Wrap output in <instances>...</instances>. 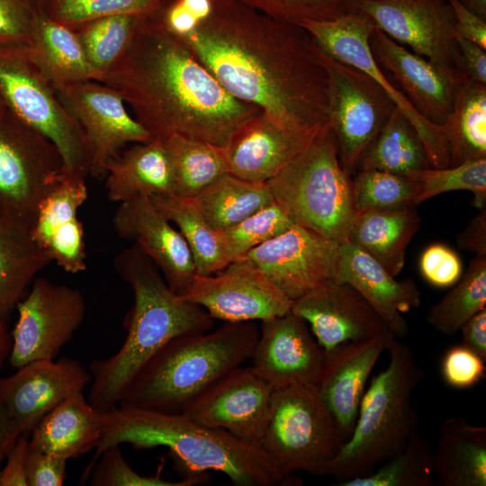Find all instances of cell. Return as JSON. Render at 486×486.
I'll list each match as a JSON object with an SVG mask.
<instances>
[{
  "label": "cell",
  "mask_w": 486,
  "mask_h": 486,
  "mask_svg": "<svg viewBox=\"0 0 486 486\" xmlns=\"http://www.w3.org/2000/svg\"><path fill=\"white\" fill-rule=\"evenodd\" d=\"M181 39L232 96L278 125L313 131L328 123V73L302 26L238 0H214L211 14Z\"/></svg>",
  "instance_id": "obj_1"
},
{
  "label": "cell",
  "mask_w": 486,
  "mask_h": 486,
  "mask_svg": "<svg viewBox=\"0 0 486 486\" xmlns=\"http://www.w3.org/2000/svg\"><path fill=\"white\" fill-rule=\"evenodd\" d=\"M151 139L178 134L223 148L262 112L232 96L186 43L143 17L119 58L101 76Z\"/></svg>",
  "instance_id": "obj_2"
},
{
  "label": "cell",
  "mask_w": 486,
  "mask_h": 486,
  "mask_svg": "<svg viewBox=\"0 0 486 486\" xmlns=\"http://www.w3.org/2000/svg\"><path fill=\"white\" fill-rule=\"evenodd\" d=\"M113 267L130 286L134 303L125 318L127 335L121 348L105 359H94L89 403L105 412L117 405L137 373L166 344L213 327L202 307L184 300L167 284L158 266L135 244L119 252Z\"/></svg>",
  "instance_id": "obj_3"
},
{
  "label": "cell",
  "mask_w": 486,
  "mask_h": 486,
  "mask_svg": "<svg viewBox=\"0 0 486 486\" xmlns=\"http://www.w3.org/2000/svg\"><path fill=\"white\" fill-rule=\"evenodd\" d=\"M144 449L166 446L193 473L213 470L238 486L295 485L282 474L258 443L194 421L184 413H166L118 403L104 412L96 458L104 449L122 444Z\"/></svg>",
  "instance_id": "obj_4"
},
{
  "label": "cell",
  "mask_w": 486,
  "mask_h": 486,
  "mask_svg": "<svg viewBox=\"0 0 486 486\" xmlns=\"http://www.w3.org/2000/svg\"><path fill=\"white\" fill-rule=\"evenodd\" d=\"M258 337L254 321L225 322L213 331L177 337L137 373L119 403L183 413L212 385L251 358Z\"/></svg>",
  "instance_id": "obj_5"
},
{
  "label": "cell",
  "mask_w": 486,
  "mask_h": 486,
  "mask_svg": "<svg viewBox=\"0 0 486 486\" xmlns=\"http://www.w3.org/2000/svg\"><path fill=\"white\" fill-rule=\"evenodd\" d=\"M387 351L389 364L364 391L350 437L318 476H331L337 484L366 476L400 453L418 431L411 396L423 372L410 347L399 338L391 340Z\"/></svg>",
  "instance_id": "obj_6"
},
{
  "label": "cell",
  "mask_w": 486,
  "mask_h": 486,
  "mask_svg": "<svg viewBox=\"0 0 486 486\" xmlns=\"http://www.w3.org/2000/svg\"><path fill=\"white\" fill-rule=\"evenodd\" d=\"M266 184L295 224L338 242L346 240L356 213L352 178L340 162L328 123Z\"/></svg>",
  "instance_id": "obj_7"
},
{
  "label": "cell",
  "mask_w": 486,
  "mask_h": 486,
  "mask_svg": "<svg viewBox=\"0 0 486 486\" xmlns=\"http://www.w3.org/2000/svg\"><path fill=\"white\" fill-rule=\"evenodd\" d=\"M0 101L19 121L57 148L62 173L86 178L90 161L81 129L29 46L0 47Z\"/></svg>",
  "instance_id": "obj_8"
},
{
  "label": "cell",
  "mask_w": 486,
  "mask_h": 486,
  "mask_svg": "<svg viewBox=\"0 0 486 486\" xmlns=\"http://www.w3.org/2000/svg\"><path fill=\"white\" fill-rule=\"evenodd\" d=\"M260 445L285 477L318 475L343 440L317 384L274 389Z\"/></svg>",
  "instance_id": "obj_9"
},
{
  "label": "cell",
  "mask_w": 486,
  "mask_h": 486,
  "mask_svg": "<svg viewBox=\"0 0 486 486\" xmlns=\"http://www.w3.org/2000/svg\"><path fill=\"white\" fill-rule=\"evenodd\" d=\"M61 169L56 147L5 109L0 115V218L31 230Z\"/></svg>",
  "instance_id": "obj_10"
},
{
  "label": "cell",
  "mask_w": 486,
  "mask_h": 486,
  "mask_svg": "<svg viewBox=\"0 0 486 486\" xmlns=\"http://www.w3.org/2000/svg\"><path fill=\"white\" fill-rule=\"evenodd\" d=\"M320 56L328 78V124L336 137L340 162L350 173L396 106L368 74L321 49Z\"/></svg>",
  "instance_id": "obj_11"
},
{
  "label": "cell",
  "mask_w": 486,
  "mask_h": 486,
  "mask_svg": "<svg viewBox=\"0 0 486 486\" xmlns=\"http://www.w3.org/2000/svg\"><path fill=\"white\" fill-rule=\"evenodd\" d=\"M18 302L11 333L9 363L19 368L37 360L55 359L82 325L86 303L76 288L36 277Z\"/></svg>",
  "instance_id": "obj_12"
},
{
  "label": "cell",
  "mask_w": 486,
  "mask_h": 486,
  "mask_svg": "<svg viewBox=\"0 0 486 486\" xmlns=\"http://www.w3.org/2000/svg\"><path fill=\"white\" fill-rule=\"evenodd\" d=\"M300 26L310 33L325 53L368 74L386 91L419 136L431 167L450 166L441 126L425 119L389 80L374 58L368 39L375 24L366 14L361 10L352 11L334 20L308 21Z\"/></svg>",
  "instance_id": "obj_13"
},
{
  "label": "cell",
  "mask_w": 486,
  "mask_h": 486,
  "mask_svg": "<svg viewBox=\"0 0 486 486\" xmlns=\"http://www.w3.org/2000/svg\"><path fill=\"white\" fill-rule=\"evenodd\" d=\"M57 95L82 130L90 161V175L105 176L108 163L128 143L151 140L150 134L126 108L121 95L98 81L55 88Z\"/></svg>",
  "instance_id": "obj_14"
},
{
  "label": "cell",
  "mask_w": 486,
  "mask_h": 486,
  "mask_svg": "<svg viewBox=\"0 0 486 486\" xmlns=\"http://www.w3.org/2000/svg\"><path fill=\"white\" fill-rule=\"evenodd\" d=\"M340 242L294 224L251 249L245 259L291 300L338 282Z\"/></svg>",
  "instance_id": "obj_15"
},
{
  "label": "cell",
  "mask_w": 486,
  "mask_h": 486,
  "mask_svg": "<svg viewBox=\"0 0 486 486\" xmlns=\"http://www.w3.org/2000/svg\"><path fill=\"white\" fill-rule=\"evenodd\" d=\"M181 296L225 322L263 321L290 312L292 305V300L245 259L213 274H195Z\"/></svg>",
  "instance_id": "obj_16"
},
{
  "label": "cell",
  "mask_w": 486,
  "mask_h": 486,
  "mask_svg": "<svg viewBox=\"0 0 486 486\" xmlns=\"http://www.w3.org/2000/svg\"><path fill=\"white\" fill-rule=\"evenodd\" d=\"M359 10L398 43L461 75L454 16L446 0H367Z\"/></svg>",
  "instance_id": "obj_17"
},
{
  "label": "cell",
  "mask_w": 486,
  "mask_h": 486,
  "mask_svg": "<svg viewBox=\"0 0 486 486\" xmlns=\"http://www.w3.org/2000/svg\"><path fill=\"white\" fill-rule=\"evenodd\" d=\"M274 391L252 366H238L201 394L183 413L207 427L260 444Z\"/></svg>",
  "instance_id": "obj_18"
},
{
  "label": "cell",
  "mask_w": 486,
  "mask_h": 486,
  "mask_svg": "<svg viewBox=\"0 0 486 486\" xmlns=\"http://www.w3.org/2000/svg\"><path fill=\"white\" fill-rule=\"evenodd\" d=\"M92 374L78 360L63 356L28 363L0 377V400L22 434L67 398L83 392Z\"/></svg>",
  "instance_id": "obj_19"
},
{
  "label": "cell",
  "mask_w": 486,
  "mask_h": 486,
  "mask_svg": "<svg viewBox=\"0 0 486 486\" xmlns=\"http://www.w3.org/2000/svg\"><path fill=\"white\" fill-rule=\"evenodd\" d=\"M291 311L307 322L326 352L346 342L394 337L363 295L346 283L310 291L292 301Z\"/></svg>",
  "instance_id": "obj_20"
},
{
  "label": "cell",
  "mask_w": 486,
  "mask_h": 486,
  "mask_svg": "<svg viewBox=\"0 0 486 486\" xmlns=\"http://www.w3.org/2000/svg\"><path fill=\"white\" fill-rule=\"evenodd\" d=\"M326 352L307 322L292 311L262 321L251 359L274 389L318 384Z\"/></svg>",
  "instance_id": "obj_21"
},
{
  "label": "cell",
  "mask_w": 486,
  "mask_h": 486,
  "mask_svg": "<svg viewBox=\"0 0 486 486\" xmlns=\"http://www.w3.org/2000/svg\"><path fill=\"white\" fill-rule=\"evenodd\" d=\"M112 223L118 237L133 241L152 260L176 293L187 289L196 274L190 248L150 197L119 202Z\"/></svg>",
  "instance_id": "obj_22"
},
{
  "label": "cell",
  "mask_w": 486,
  "mask_h": 486,
  "mask_svg": "<svg viewBox=\"0 0 486 486\" xmlns=\"http://www.w3.org/2000/svg\"><path fill=\"white\" fill-rule=\"evenodd\" d=\"M368 43L378 66L392 74L417 111L430 122L443 124L451 112L455 86L463 76L410 51L376 26Z\"/></svg>",
  "instance_id": "obj_23"
},
{
  "label": "cell",
  "mask_w": 486,
  "mask_h": 486,
  "mask_svg": "<svg viewBox=\"0 0 486 486\" xmlns=\"http://www.w3.org/2000/svg\"><path fill=\"white\" fill-rule=\"evenodd\" d=\"M320 129H286L260 112L244 122L222 148L229 173L265 184L298 157Z\"/></svg>",
  "instance_id": "obj_24"
},
{
  "label": "cell",
  "mask_w": 486,
  "mask_h": 486,
  "mask_svg": "<svg viewBox=\"0 0 486 486\" xmlns=\"http://www.w3.org/2000/svg\"><path fill=\"white\" fill-rule=\"evenodd\" d=\"M88 197L86 178L61 174L41 201L31 233L35 242L64 271L86 269L85 232L78 210Z\"/></svg>",
  "instance_id": "obj_25"
},
{
  "label": "cell",
  "mask_w": 486,
  "mask_h": 486,
  "mask_svg": "<svg viewBox=\"0 0 486 486\" xmlns=\"http://www.w3.org/2000/svg\"><path fill=\"white\" fill-rule=\"evenodd\" d=\"M395 337L346 342L326 352L317 384L343 443L351 436L368 378Z\"/></svg>",
  "instance_id": "obj_26"
},
{
  "label": "cell",
  "mask_w": 486,
  "mask_h": 486,
  "mask_svg": "<svg viewBox=\"0 0 486 486\" xmlns=\"http://www.w3.org/2000/svg\"><path fill=\"white\" fill-rule=\"evenodd\" d=\"M338 283H346L370 303L396 338L409 326L403 313L421 303V292L411 278L398 281L372 256L348 241L340 242Z\"/></svg>",
  "instance_id": "obj_27"
},
{
  "label": "cell",
  "mask_w": 486,
  "mask_h": 486,
  "mask_svg": "<svg viewBox=\"0 0 486 486\" xmlns=\"http://www.w3.org/2000/svg\"><path fill=\"white\" fill-rule=\"evenodd\" d=\"M104 176L107 196L115 202L175 190L172 162L165 140L158 138L122 151L108 163Z\"/></svg>",
  "instance_id": "obj_28"
},
{
  "label": "cell",
  "mask_w": 486,
  "mask_h": 486,
  "mask_svg": "<svg viewBox=\"0 0 486 486\" xmlns=\"http://www.w3.org/2000/svg\"><path fill=\"white\" fill-rule=\"evenodd\" d=\"M103 428L104 412L79 392L64 400L38 422L30 433L29 445L68 461L94 449Z\"/></svg>",
  "instance_id": "obj_29"
},
{
  "label": "cell",
  "mask_w": 486,
  "mask_h": 486,
  "mask_svg": "<svg viewBox=\"0 0 486 486\" xmlns=\"http://www.w3.org/2000/svg\"><path fill=\"white\" fill-rule=\"evenodd\" d=\"M419 225L420 218L414 205L364 211L355 213L346 241L396 277L404 267L406 249Z\"/></svg>",
  "instance_id": "obj_30"
},
{
  "label": "cell",
  "mask_w": 486,
  "mask_h": 486,
  "mask_svg": "<svg viewBox=\"0 0 486 486\" xmlns=\"http://www.w3.org/2000/svg\"><path fill=\"white\" fill-rule=\"evenodd\" d=\"M436 486H486V427L446 419L434 450Z\"/></svg>",
  "instance_id": "obj_31"
},
{
  "label": "cell",
  "mask_w": 486,
  "mask_h": 486,
  "mask_svg": "<svg viewBox=\"0 0 486 486\" xmlns=\"http://www.w3.org/2000/svg\"><path fill=\"white\" fill-rule=\"evenodd\" d=\"M440 126L450 166L486 158V84L461 77L451 112Z\"/></svg>",
  "instance_id": "obj_32"
},
{
  "label": "cell",
  "mask_w": 486,
  "mask_h": 486,
  "mask_svg": "<svg viewBox=\"0 0 486 486\" xmlns=\"http://www.w3.org/2000/svg\"><path fill=\"white\" fill-rule=\"evenodd\" d=\"M50 262L30 229L0 218V319L16 307Z\"/></svg>",
  "instance_id": "obj_33"
},
{
  "label": "cell",
  "mask_w": 486,
  "mask_h": 486,
  "mask_svg": "<svg viewBox=\"0 0 486 486\" xmlns=\"http://www.w3.org/2000/svg\"><path fill=\"white\" fill-rule=\"evenodd\" d=\"M29 48L55 88L96 81L75 31L50 19L43 9Z\"/></svg>",
  "instance_id": "obj_34"
},
{
  "label": "cell",
  "mask_w": 486,
  "mask_h": 486,
  "mask_svg": "<svg viewBox=\"0 0 486 486\" xmlns=\"http://www.w3.org/2000/svg\"><path fill=\"white\" fill-rule=\"evenodd\" d=\"M431 167L425 147L407 118L395 107L362 154L356 168L400 176Z\"/></svg>",
  "instance_id": "obj_35"
},
{
  "label": "cell",
  "mask_w": 486,
  "mask_h": 486,
  "mask_svg": "<svg viewBox=\"0 0 486 486\" xmlns=\"http://www.w3.org/2000/svg\"><path fill=\"white\" fill-rule=\"evenodd\" d=\"M216 231L233 226L274 202L265 184H256L227 173L191 198Z\"/></svg>",
  "instance_id": "obj_36"
},
{
  "label": "cell",
  "mask_w": 486,
  "mask_h": 486,
  "mask_svg": "<svg viewBox=\"0 0 486 486\" xmlns=\"http://www.w3.org/2000/svg\"><path fill=\"white\" fill-rule=\"evenodd\" d=\"M150 198L167 220L178 227L190 248L196 274H213L229 265L218 231L207 223L191 198L175 194H157Z\"/></svg>",
  "instance_id": "obj_37"
},
{
  "label": "cell",
  "mask_w": 486,
  "mask_h": 486,
  "mask_svg": "<svg viewBox=\"0 0 486 486\" xmlns=\"http://www.w3.org/2000/svg\"><path fill=\"white\" fill-rule=\"evenodd\" d=\"M165 140L174 171V194L193 198L229 173L222 148L174 134Z\"/></svg>",
  "instance_id": "obj_38"
},
{
  "label": "cell",
  "mask_w": 486,
  "mask_h": 486,
  "mask_svg": "<svg viewBox=\"0 0 486 486\" xmlns=\"http://www.w3.org/2000/svg\"><path fill=\"white\" fill-rule=\"evenodd\" d=\"M485 305L486 256L475 255L455 285L429 308L426 320L440 334L452 336Z\"/></svg>",
  "instance_id": "obj_39"
},
{
  "label": "cell",
  "mask_w": 486,
  "mask_h": 486,
  "mask_svg": "<svg viewBox=\"0 0 486 486\" xmlns=\"http://www.w3.org/2000/svg\"><path fill=\"white\" fill-rule=\"evenodd\" d=\"M338 486H436L434 450L416 431L405 448L366 476L342 482Z\"/></svg>",
  "instance_id": "obj_40"
},
{
  "label": "cell",
  "mask_w": 486,
  "mask_h": 486,
  "mask_svg": "<svg viewBox=\"0 0 486 486\" xmlns=\"http://www.w3.org/2000/svg\"><path fill=\"white\" fill-rule=\"evenodd\" d=\"M146 16L116 14L95 19L73 29L96 74V81L114 64Z\"/></svg>",
  "instance_id": "obj_41"
},
{
  "label": "cell",
  "mask_w": 486,
  "mask_h": 486,
  "mask_svg": "<svg viewBox=\"0 0 486 486\" xmlns=\"http://www.w3.org/2000/svg\"><path fill=\"white\" fill-rule=\"evenodd\" d=\"M414 185L415 206L436 195L458 190L473 194L472 204L486 206V158L466 161L443 168H422L405 175Z\"/></svg>",
  "instance_id": "obj_42"
},
{
  "label": "cell",
  "mask_w": 486,
  "mask_h": 486,
  "mask_svg": "<svg viewBox=\"0 0 486 486\" xmlns=\"http://www.w3.org/2000/svg\"><path fill=\"white\" fill-rule=\"evenodd\" d=\"M294 224L283 207L274 201L238 223L219 230L228 264L240 259L251 249L280 235Z\"/></svg>",
  "instance_id": "obj_43"
},
{
  "label": "cell",
  "mask_w": 486,
  "mask_h": 486,
  "mask_svg": "<svg viewBox=\"0 0 486 486\" xmlns=\"http://www.w3.org/2000/svg\"><path fill=\"white\" fill-rule=\"evenodd\" d=\"M166 0H45L42 9L50 19L71 29L116 14L150 16Z\"/></svg>",
  "instance_id": "obj_44"
},
{
  "label": "cell",
  "mask_w": 486,
  "mask_h": 486,
  "mask_svg": "<svg viewBox=\"0 0 486 486\" xmlns=\"http://www.w3.org/2000/svg\"><path fill=\"white\" fill-rule=\"evenodd\" d=\"M352 191L356 212L414 205L412 183L404 176L386 171H359L352 179Z\"/></svg>",
  "instance_id": "obj_45"
},
{
  "label": "cell",
  "mask_w": 486,
  "mask_h": 486,
  "mask_svg": "<svg viewBox=\"0 0 486 486\" xmlns=\"http://www.w3.org/2000/svg\"><path fill=\"white\" fill-rule=\"evenodd\" d=\"M120 446L104 449L93 460L89 484L93 486H194L206 482L204 472L191 474L180 481H168L159 475L146 476L135 472L125 461Z\"/></svg>",
  "instance_id": "obj_46"
},
{
  "label": "cell",
  "mask_w": 486,
  "mask_h": 486,
  "mask_svg": "<svg viewBox=\"0 0 486 486\" xmlns=\"http://www.w3.org/2000/svg\"><path fill=\"white\" fill-rule=\"evenodd\" d=\"M274 19L300 25L308 21H328L347 13L341 0H238Z\"/></svg>",
  "instance_id": "obj_47"
},
{
  "label": "cell",
  "mask_w": 486,
  "mask_h": 486,
  "mask_svg": "<svg viewBox=\"0 0 486 486\" xmlns=\"http://www.w3.org/2000/svg\"><path fill=\"white\" fill-rule=\"evenodd\" d=\"M41 11L40 0H0V47L31 45Z\"/></svg>",
  "instance_id": "obj_48"
},
{
  "label": "cell",
  "mask_w": 486,
  "mask_h": 486,
  "mask_svg": "<svg viewBox=\"0 0 486 486\" xmlns=\"http://www.w3.org/2000/svg\"><path fill=\"white\" fill-rule=\"evenodd\" d=\"M485 362L467 346L455 345L446 352L442 359V376L453 388L468 389L485 378Z\"/></svg>",
  "instance_id": "obj_49"
},
{
  "label": "cell",
  "mask_w": 486,
  "mask_h": 486,
  "mask_svg": "<svg viewBox=\"0 0 486 486\" xmlns=\"http://www.w3.org/2000/svg\"><path fill=\"white\" fill-rule=\"evenodd\" d=\"M419 268L425 280L439 288L455 284L463 274L462 262L457 253L440 243L433 244L423 251Z\"/></svg>",
  "instance_id": "obj_50"
},
{
  "label": "cell",
  "mask_w": 486,
  "mask_h": 486,
  "mask_svg": "<svg viewBox=\"0 0 486 486\" xmlns=\"http://www.w3.org/2000/svg\"><path fill=\"white\" fill-rule=\"evenodd\" d=\"M68 460L37 449L28 443L26 475L28 486H62Z\"/></svg>",
  "instance_id": "obj_51"
},
{
  "label": "cell",
  "mask_w": 486,
  "mask_h": 486,
  "mask_svg": "<svg viewBox=\"0 0 486 486\" xmlns=\"http://www.w3.org/2000/svg\"><path fill=\"white\" fill-rule=\"evenodd\" d=\"M458 69L461 75L486 84V50L455 33Z\"/></svg>",
  "instance_id": "obj_52"
},
{
  "label": "cell",
  "mask_w": 486,
  "mask_h": 486,
  "mask_svg": "<svg viewBox=\"0 0 486 486\" xmlns=\"http://www.w3.org/2000/svg\"><path fill=\"white\" fill-rule=\"evenodd\" d=\"M454 16L455 33L486 50V20L470 11L460 0H446Z\"/></svg>",
  "instance_id": "obj_53"
},
{
  "label": "cell",
  "mask_w": 486,
  "mask_h": 486,
  "mask_svg": "<svg viewBox=\"0 0 486 486\" xmlns=\"http://www.w3.org/2000/svg\"><path fill=\"white\" fill-rule=\"evenodd\" d=\"M29 435L22 434L7 454L0 470V486H28L26 453Z\"/></svg>",
  "instance_id": "obj_54"
},
{
  "label": "cell",
  "mask_w": 486,
  "mask_h": 486,
  "mask_svg": "<svg viewBox=\"0 0 486 486\" xmlns=\"http://www.w3.org/2000/svg\"><path fill=\"white\" fill-rule=\"evenodd\" d=\"M469 221L457 237V246L464 251L486 256V206Z\"/></svg>",
  "instance_id": "obj_55"
},
{
  "label": "cell",
  "mask_w": 486,
  "mask_h": 486,
  "mask_svg": "<svg viewBox=\"0 0 486 486\" xmlns=\"http://www.w3.org/2000/svg\"><path fill=\"white\" fill-rule=\"evenodd\" d=\"M462 345L486 361V308L471 317L460 328Z\"/></svg>",
  "instance_id": "obj_56"
},
{
  "label": "cell",
  "mask_w": 486,
  "mask_h": 486,
  "mask_svg": "<svg viewBox=\"0 0 486 486\" xmlns=\"http://www.w3.org/2000/svg\"><path fill=\"white\" fill-rule=\"evenodd\" d=\"M22 434L21 428L0 400V470L7 454Z\"/></svg>",
  "instance_id": "obj_57"
},
{
  "label": "cell",
  "mask_w": 486,
  "mask_h": 486,
  "mask_svg": "<svg viewBox=\"0 0 486 486\" xmlns=\"http://www.w3.org/2000/svg\"><path fill=\"white\" fill-rule=\"evenodd\" d=\"M12 349V337L4 319H0V369L9 358Z\"/></svg>",
  "instance_id": "obj_58"
},
{
  "label": "cell",
  "mask_w": 486,
  "mask_h": 486,
  "mask_svg": "<svg viewBox=\"0 0 486 486\" xmlns=\"http://www.w3.org/2000/svg\"><path fill=\"white\" fill-rule=\"evenodd\" d=\"M470 11L486 20V0H460Z\"/></svg>",
  "instance_id": "obj_59"
},
{
  "label": "cell",
  "mask_w": 486,
  "mask_h": 486,
  "mask_svg": "<svg viewBox=\"0 0 486 486\" xmlns=\"http://www.w3.org/2000/svg\"><path fill=\"white\" fill-rule=\"evenodd\" d=\"M347 12L359 10L361 4L367 0H341Z\"/></svg>",
  "instance_id": "obj_60"
},
{
  "label": "cell",
  "mask_w": 486,
  "mask_h": 486,
  "mask_svg": "<svg viewBox=\"0 0 486 486\" xmlns=\"http://www.w3.org/2000/svg\"><path fill=\"white\" fill-rule=\"evenodd\" d=\"M5 111V107L3 105V104L0 101V115H2Z\"/></svg>",
  "instance_id": "obj_61"
},
{
  "label": "cell",
  "mask_w": 486,
  "mask_h": 486,
  "mask_svg": "<svg viewBox=\"0 0 486 486\" xmlns=\"http://www.w3.org/2000/svg\"><path fill=\"white\" fill-rule=\"evenodd\" d=\"M40 4H41V5H43L45 0H40Z\"/></svg>",
  "instance_id": "obj_62"
}]
</instances>
